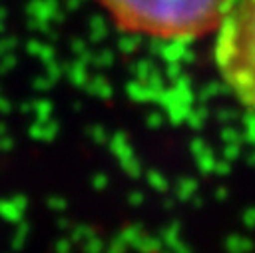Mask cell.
<instances>
[{
	"label": "cell",
	"instance_id": "obj_1",
	"mask_svg": "<svg viewBox=\"0 0 255 253\" xmlns=\"http://www.w3.org/2000/svg\"><path fill=\"white\" fill-rule=\"evenodd\" d=\"M124 32L155 40L213 34L231 0H96Z\"/></svg>",
	"mask_w": 255,
	"mask_h": 253
},
{
	"label": "cell",
	"instance_id": "obj_2",
	"mask_svg": "<svg viewBox=\"0 0 255 253\" xmlns=\"http://www.w3.org/2000/svg\"><path fill=\"white\" fill-rule=\"evenodd\" d=\"M213 36V64L223 86L255 114V0H231Z\"/></svg>",
	"mask_w": 255,
	"mask_h": 253
}]
</instances>
